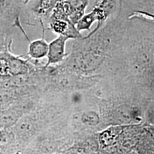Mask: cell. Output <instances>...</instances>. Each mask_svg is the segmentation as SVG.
Returning <instances> with one entry per match:
<instances>
[{"mask_svg":"<svg viewBox=\"0 0 154 154\" xmlns=\"http://www.w3.org/2000/svg\"><path fill=\"white\" fill-rule=\"evenodd\" d=\"M17 142L21 149L20 154L43 131L44 126L35 111L26 114L13 127Z\"/></svg>","mask_w":154,"mask_h":154,"instance_id":"6da1fadb","label":"cell"},{"mask_svg":"<svg viewBox=\"0 0 154 154\" xmlns=\"http://www.w3.org/2000/svg\"><path fill=\"white\" fill-rule=\"evenodd\" d=\"M118 11L126 17L141 15L154 19V0H119Z\"/></svg>","mask_w":154,"mask_h":154,"instance_id":"7a4b0ae2","label":"cell"},{"mask_svg":"<svg viewBox=\"0 0 154 154\" xmlns=\"http://www.w3.org/2000/svg\"><path fill=\"white\" fill-rule=\"evenodd\" d=\"M119 0H96L91 12L93 13L98 24L93 32H95L105 22L113 15L119 7Z\"/></svg>","mask_w":154,"mask_h":154,"instance_id":"3957f363","label":"cell"},{"mask_svg":"<svg viewBox=\"0 0 154 154\" xmlns=\"http://www.w3.org/2000/svg\"><path fill=\"white\" fill-rule=\"evenodd\" d=\"M70 38L62 35H58V37L52 41L49 44V50L47 55L48 61L44 67L54 65L60 63L65 60L69 55L66 52V44L67 41Z\"/></svg>","mask_w":154,"mask_h":154,"instance_id":"277c9868","label":"cell"},{"mask_svg":"<svg viewBox=\"0 0 154 154\" xmlns=\"http://www.w3.org/2000/svg\"><path fill=\"white\" fill-rule=\"evenodd\" d=\"M52 32L58 35L68 37L70 39L81 38V32L78 30L76 25L70 19H49L48 21Z\"/></svg>","mask_w":154,"mask_h":154,"instance_id":"5b68a950","label":"cell"},{"mask_svg":"<svg viewBox=\"0 0 154 154\" xmlns=\"http://www.w3.org/2000/svg\"><path fill=\"white\" fill-rule=\"evenodd\" d=\"M21 149L17 142L13 127L0 130V154H20Z\"/></svg>","mask_w":154,"mask_h":154,"instance_id":"8992f818","label":"cell"},{"mask_svg":"<svg viewBox=\"0 0 154 154\" xmlns=\"http://www.w3.org/2000/svg\"><path fill=\"white\" fill-rule=\"evenodd\" d=\"M40 24L42 29V38L36 39L33 41H29V50L26 53L29 58L34 60H40L47 57L49 50V44L45 39L46 29L45 28L44 22L41 21Z\"/></svg>","mask_w":154,"mask_h":154,"instance_id":"52a82bcc","label":"cell"},{"mask_svg":"<svg viewBox=\"0 0 154 154\" xmlns=\"http://www.w3.org/2000/svg\"><path fill=\"white\" fill-rule=\"evenodd\" d=\"M23 115L13 107L10 106L0 111V130L12 127Z\"/></svg>","mask_w":154,"mask_h":154,"instance_id":"ba28073f","label":"cell"},{"mask_svg":"<svg viewBox=\"0 0 154 154\" xmlns=\"http://www.w3.org/2000/svg\"><path fill=\"white\" fill-rule=\"evenodd\" d=\"M12 43L9 45L5 49L0 51V80L5 81L11 76L10 74L8 52L11 48Z\"/></svg>","mask_w":154,"mask_h":154,"instance_id":"9c48e42d","label":"cell"},{"mask_svg":"<svg viewBox=\"0 0 154 154\" xmlns=\"http://www.w3.org/2000/svg\"><path fill=\"white\" fill-rule=\"evenodd\" d=\"M97 21L93 13L90 11L88 14H85L82 18L78 22L76 27L79 32L83 30H89L92 25Z\"/></svg>","mask_w":154,"mask_h":154,"instance_id":"30bf717a","label":"cell"},{"mask_svg":"<svg viewBox=\"0 0 154 154\" xmlns=\"http://www.w3.org/2000/svg\"><path fill=\"white\" fill-rule=\"evenodd\" d=\"M30 1H32V0H25V3H24L25 5H26V4H27L28 3H29Z\"/></svg>","mask_w":154,"mask_h":154,"instance_id":"8fae6325","label":"cell"}]
</instances>
